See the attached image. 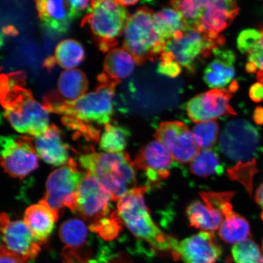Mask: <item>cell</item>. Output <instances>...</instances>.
I'll use <instances>...</instances> for the list:
<instances>
[{
	"mask_svg": "<svg viewBox=\"0 0 263 263\" xmlns=\"http://www.w3.org/2000/svg\"><path fill=\"white\" fill-rule=\"evenodd\" d=\"M262 34L260 30L247 29L239 33L237 39V47L242 54L249 53L260 41Z\"/></svg>",
	"mask_w": 263,
	"mask_h": 263,
	"instance_id": "37",
	"label": "cell"
},
{
	"mask_svg": "<svg viewBox=\"0 0 263 263\" xmlns=\"http://www.w3.org/2000/svg\"><path fill=\"white\" fill-rule=\"evenodd\" d=\"M80 163L106 189L114 201H118L137 187V170L126 153L93 151L82 155Z\"/></svg>",
	"mask_w": 263,
	"mask_h": 263,
	"instance_id": "4",
	"label": "cell"
},
{
	"mask_svg": "<svg viewBox=\"0 0 263 263\" xmlns=\"http://www.w3.org/2000/svg\"><path fill=\"white\" fill-rule=\"evenodd\" d=\"M192 133L200 149H210L218 140L219 125L215 121L197 123L193 127Z\"/></svg>",
	"mask_w": 263,
	"mask_h": 263,
	"instance_id": "32",
	"label": "cell"
},
{
	"mask_svg": "<svg viewBox=\"0 0 263 263\" xmlns=\"http://www.w3.org/2000/svg\"><path fill=\"white\" fill-rule=\"evenodd\" d=\"M129 136V131L126 127L110 122L104 126L100 139V147L107 153H122L127 146Z\"/></svg>",
	"mask_w": 263,
	"mask_h": 263,
	"instance_id": "28",
	"label": "cell"
},
{
	"mask_svg": "<svg viewBox=\"0 0 263 263\" xmlns=\"http://www.w3.org/2000/svg\"><path fill=\"white\" fill-rule=\"evenodd\" d=\"M110 194L95 177L84 173L78 187L74 213L94 224L109 214Z\"/></svg>",
	"mask_w": 263,
	"mask_h": 263,
	"instance_id": "11",
	"label": "cell"
},
{
	"mask_svg": "<svg viewBox=\"0 0 263 263\" xmlns=\"http://www.w3.org/2000/svg\"><path fill=\"white\" fill-rule=\"evenodd\" d=\"M59 216L42 200L26 210L24 222L39 245L45 244L52 234Z\"/></svg>",
	"mask_w": 263,
	"mask_h": 263,
	"instance_id": "20",
	"label": "cell"
},
{
	"mask_svg": "<svg viewBox=\"0 0 263 263\" xmlns=\"http://www.w3.org/2000/svg\"><path fill=\"white\" fill-rule=\"evenodd\" d=\"M136 61L130 52L124 48L111 49L105 58L104 73L113 80L120 81L133 73Z\"/></svg>",
	"mask_w": 263,
	"mask_h": 263,
	"instance_id": "23",
	"label": "cell"
},
{
	"mask_svg": "<svg viewBox=\"0 0 263 263\" xmlns=\"http://www.w3.org/2000/svg\"><path fill=\"white\" fill-rule=\"evenodd\" d=\"M160 62L158 65L157 72L165 77L175 78L181 73L182 68L180 65L174 60L173 55L169 52L163 51L160 57Z\"/></svg>",
	"mask_w": 263,
	"mask_h": 263,
	"instance_id": "38",
	"label": "cell"
},
{
	"mask_svg": "<svg viewBox=\"0 0 263 263\" xmlns=\"http://www.w3.org/2000/svg\"><path fill=\"white\" fill-rule=\"evenodd\" d=\"M84 174L79 170L77 163L70 159L49 176L45 195L41 200L59 216L66 207L73 212L78 187Z\"/></svg>",
	"mask_w": 263,
	"mask_h": 263,
	"instance_id": "8",
	"label": "cell"
},
{
	"mask_svg": "<svg viewBox=\"0 0 263 263\" xmlns=\"http://www.w3.org/2000/svg\"><path fill=\"white\" fill-rule=\"evenodd\" d=\"M249 223L244 217L232 211L223 216L219 230L220 237L227 243L236 245L251 236Z\"/></svg>",
	"mask_w": 263,
	"mask_h": 263,
	"instance_id": "26",
	"label": "cell"
},
{
	"mask_svg": "<svg viewBox=\"0 0 263 263\" xmlns=\"http://www.w3.org/2000/svg\"><path fill=\"white\" fill-rule=\"evenodd\" d=\"M190 170L200 177H207L219 173L221 164L218 154L211 149L200 151L190 163Z\"/></svg>",
	"mask_w": 263,
	"mask_h": 263,
	"instance_id": "30",
	"label": "cell"
},
{
	"mask_svg": "<svg viewBox=\"0 0 263 263\" xmlns=\"http://www.w3.org/2000/svg\"><path fill=\"white\" fill-rule=\"evenodd\" d=\"M122 223L117 211H115L106 218L94 224L90 225L89 229L91 232L97 233L102 238L110 241L119 235L122 229Z\"/></svg>",
	"mask_w": 263,
	"mask_h": 263,
	"instance_id": "34",
	"label": "cell"
},
{
	"mask_svg": "<svg viewBox=\"0 0 263 263\" xmlns=\"http://www.w3.org/2000/svg\"><path fill=\"white\" fill-rule=\"evenodd\" d=\"M153 18L156 32L166 42L172 39L177 32L190 29L182 16L172 8H164L154 13Z\"/></svg>",
	"mask_w": 263,
	"mask_h": 263,
	"instance_id": "25",
	"label": "cell"
},
{
	"mask_svg": "<svg viewBox=\"0 0 263 263\" xmlns=\"http://www.w3.org/2000/svg\"><path fill=\"white\" fill-rule=\"evenodd\" d=\"M215 58L207 66L203 76L206 84L213 89L223 88L235 77V55L231 50L216 48Z\"/></svg>",
	"mask_w": 263,
	"mask_h": 263,
	"instance_id": "19",
	"label": "cell"
},
{
	"mask_svg": "<svg viewBox=\"0 0 263 263\" xmlns=\"http://www.w3.org/2000/svg\"><path fill=\"white\" fill-rule=\"evenodd\" d=\"M120 3L121 5L123 6H133L136 5L139 3V1H135V0H132V1H118Z\"/></svg>",
	"mask_w": 263,
	"mask_h": 263,
	"instance_id": "47",
	"label": "cell"
},
{
	"mask_svg": "<svg viewBox=\"0 0 263 263\" xmlns=\"http://www.w3.org/2000/svg\"><path fill=\"white\" fill-rule=\"evenodd\" d=\"M1 232L6 248L21 256L25 261L35 259L41 251L40 245L25 222L11 221L5 213L1 215Z\"/></svg>",
	"mask_w": 263,
	"mask_h": 263,
	"instance_id": "16",
	"label": "cell"
},
{
	"mask_svg": "<svg viewBox=\"0 0 263 263\" xmlns=\"http://www.w3.org/2000/svg\"><path fill=\"white\" fill-rule=\"evenodd\" d=\"M59 235L65 246L79 248L88 246V229L81 220H67L61 226Z\"/></svg>",
	"mask_w": 263,
	"mask_h": 263,
	"instance_id": "29",
	"label": "cell"
},
{
	"mask_svg": "<svg viewBox=\"0 0 263 263\" xmlns=\"http://www.w3.org/2000/svg\"><path fill=\"white\" fill-rule=\"evenodd\" d=\"M256 77H257V80L258 81L261 82V83L263 84V73L258 71Z\"/></svg>",
	"mask_w": 263,
	"mask_h": 263,
	"instance_id": "48",
	"label": "cell"
},
{
	"mask_svg": "<svg viewBox=\"0 0 263 263\" xmlns=\"http://www.w3.org/2000/svg\"><path fill=\"white\" fill-rule=\"evenodd\" d=\"M231 93L225 88H215L197 95L187 103V115L196 123L236 115L237 114L230 105Z\"/></svg>",
	"mask_w": 263,
	"mask_h": 263,
	"instance_id": "13",
	"label": "cell"
},
{
	"mask_svg": "<svg viewBox=\"0 0 263 263\" xmlns=\"http://www.w3.org/2000/svg\"><path fill=\"white\" fill-rule=\"evenodd\" d=\"M98 80L99 84L95 90L74 101L44 100L48 112L62 115V123L66 126L95 141L100 140V130L95 126H105L111 122L115 88L120 82L104 73L99 76Z\"/></svg>",
	"mask_w": 263,
	"mask_h": 263,
	"instance_id": "1",
	"label": "cell"
},
{
	"mask_svg": "<svg viewBox=\"0 0 263 263\" xmlns=\"http://www.w3.org/2000/svg\"><path fill=\"white\" fill-rule=\"evenodd\" d=\"M222 254L215 236L201 232L179 242L174 259L185 263H216Z\"/></svg>",
	"mask_w": 263,
	"mask_h": 263,
	"instance_id": "15",
	"label": "cell"
},
{
	"mask_svg": "<svg viewBox=\"0 0 263 263\" xmlns=\"http://www.w3.org/2000/svg\"><path fill=\"white\" fill-rule=\"evenodd\" d=\"M186 215L191 226L205 232L219 229L223 219L218 210L199 201L191 203L186 209Z\"/></svg>",
	"mask_w": 263,
	"mask_h": 263,
	"instance_id": "24",
	"label": "cell"
},
{
	"mask_svg": "<svg viewBox=\"0 0 263 263\" xmlns=\"http://www.w3.org/2000/svg\"><path fill=\"white\" fill-rule=\"evenodd\" d=\"M224 42L223 36L212 39L195 29H190L177 32L172 39L166 41L164 51L169 52L174 60L193 73L197 61L210 57L213 51Z\"/></svg>",
	"mask_w": 263,
	"mask_h": 263,
	"instance_id": "7",
	"label": "cell"
},
{
	"mask_svg": "<svg viewBox=\"0 0 263 263\" xmlns=\"http://www.w3.org/2000/svg\"><path fill=\"white\" fill-rule=\"evenodd\" d=\"M24 72L2 74L0 97L5 117L20 133L39 137L49 127L48 111L25 87Z\"/></svg>",
	"mask_w": 263,
	"mask_h": 263,
	"instance_id": "2",
	"label": "cell"
},
{
	"mask_svg": "<svg viewBox=\"0 0 263 263\" xmlns=\"http://www.w3.org/2000/svg\"><path fill=\"white\" fill-rule=\"evenodd\" d=\"M108 263H129V258L124 254H118Z\"/></svg>",
	"mask_w": 263,
	"mask_h": 263,
	"instance_id": "45",
	"label": "cell"
},
{
	"mask_svg": "<svg viewBox=\"0 0 263 263\" xmlns=\"http://www.w3.org/2000/svg\"><path fill=\"white\" fill-rule=\"evenodd\" d=\"M239 8L236 1L215 0L206 1L205 12L196 30L212 39L228 27L238 15Z\"/></svg>",
	"mask_w": 263,
	"mask_h": 263,
	"instance_id": "17",
	"label": "cell"
},
{
	"mask_svg": "<svg viewBox=\"0 0 263 263\" xmlns=\"http://www.w3.org/2000/svg\"><path fill=\"white\" fill-rule=\"evenodd\" d=\"M61 258L63 263H96L93 261V253L88 246L79 248L65 246Z\"/></svg>",
	"mask_w": 263,
	"mask_h": 263,
	"instance_id": "36",
	"label": "cell"
},
{
	"mask_svg": "<svg viewBox=\"0 0 263 263\" xmlns=\"http://www.w3.org/2000/svg\"><path fill=\"white\" fill-rule=\"evenodd\" d=\"M85 51L80 42L73 39H66L58 45L52 63L57 62L61 67L71 70L83 61Z\"/></svg>",
	"mask_w": 263,
	"mask_h": 263,
	"instance_id": "27",
	"label": "cell"
},
{
	"mask_svg": "<svg viewBox=\"0 0 263 263\" xmlns=\"http://www.w3.org/2000/svg\"><path fill=\"white\" fill-rule=\"evenodd\" d=\"M258 68L256 65L252 62H248L246 65V70L249 73H254L257 70Z\"/></svg>",
	"mask_w": 263,
	"mask_h": 263,
	"instance_id": "46",
	"label": "cell"
},
{
	"mask_svg": "<svg viewBox=\"0 0 263 263\" xmlns=\"http://www.w3.org/2000/svg\"><path fill=\"white\" fill-rule=\"evenodd\" d=\"M155 138L167 148L173 159L180 163L192 162L200 151L192 132L180 121L160 123Z\"/></svg>",
	"mask_w": 263,
	"mask_h": 263,
	"instance_id": "12",
	"label": "cell"
},
{
	"mask_svg": "<svg viewBox=\"0 0 263 263\" xmlns=\"http://www.w3.org/2000/svg\"><path fill=\"white\" fill-rule=\"evenodd\" d=\"M38 156L53 166H63L70 160L69 146L64 142L61 131L55 125H51L41 136L35 139Z\"/></svg>",
	"mask_w": 263,
	"mask_h": 263,
	"instance_id": "18",
	"label": "cell"
},
{
	"mask_svg": "<svg viewBox=\"0 0 263 263\" xmlns=\"http://www.w3.org/2000/svg\"><path fill=\"white\" fill-rule=\"evenodd\" d=\"M256 172L255 159L248 162H238L235 167L228 171L230 179L238 180L243 184L251 195L253 176Z\"/></svg>",
	"mask_w": 263,
	"mask_h": 263,
	"instance_id": "35",
	"label": "cell"
},
{
	"mask_svg": "<svg viewBox=\"0 0 263 263\" xmlns=\"http://www.w3.org/2000/svg\"><path fill=\"white\" fill-rule=\"evenodd\" d=\"M72 18L79 17L83 13L87 12V14L91 7L92 1H84V0H71L67 1Z\"/></svg>",
	"mask_w": 263,
	"mask_h": 263,
	"instance_id": "40",
	"label": "cell"
},
{
	"mask_svg": "<svg viewBox=\"0 0 263 263\" xmlns=\"http://www.w3.org/2000/svg\"><path fill=\"white\" fill-rule=\"evenodd\" d=\"M259 145L258 130L249 121L235 119L223 128L219 139L222 153L230 160L248 162L254 160Z\"/></svg>",
	"mask_w": 263,
	"mask_h": 263,
	"instance_id": "9",
	"label": "cell"
},
{
	"mask_svg": "<svg viewBox=\"0 0 263 263\" xmlns=\"http://www.w3.org/2000/svg\"><path fill=\"white\" fill-rule=\"evenodd\" d=\"M31 137L12 136L1 137V164L14 178L24 179L37 168L39 159Z\"/></svg>",
	"mask_w": 263,
	"mask_h": 263,
	"instance_id": "10",
	"label": "cell"
},
{
	"mask_svg": "<svg viewBox=\"0 0 263 263\" xmlns=\"http://www.w3.org/2000/svg\"><path fill=\"white\" fill-rule=\"evenodd\" d=\"M35 4L39 18L45 29L59 34L68 30L73 18L67 1L39 0Z\"/></svg>",
	"mask_w": 263,
	"mask_h": 263,
	"instance_id": "21",
	"label": "cell"
},
{
	"mask_svg": "<svg viewBox=\"0 0 263 263\" xmlns=\"http://www.w3.org/2000/svg\"><path fill=\"white\" fill-rule=\"evenodd\" d=\"M262 250L263 252V239H262Z\"/></svg>",
	"mask_w": 263,
	"mask_h": 263,
	"instance_id": "49",
	"label": "cell"
},
{
	"mask_svg": "<svg viewBox=\"0 0 263 263\" xmlns=\"http://www.w3.org/2000/svg\"><path fill=\"white\" fill-rule=\"evenodd\" d=\"M170 4L182 16L190 29H196L205 12L206 1L180 0L171 2Z\"/></svg>",
	"mask_w": 263,
	"mask_h": 263,
	"instance_id": "31",
	"label": "cell"
},
{
	"mask_svg": "<svg viewBox=\"0 0 263 263\" xmlns=\"http://www.w3.org/2000/svg\"><path fill=\"white\" fill-rule=\"evenodd\" d=\"M232 254L236 263H263L260 249L251 238L233 246Z\"/></svg>",
	"mask_w": 263,
	"mask_h": 263,
	"instance_id": "33",
	"label": "cell"
},
{
	"mask_svg": "<svg viewBox=\"0 0 263 263\" xmlns=\"http://www.w3.org/2000/svg\"><path fill=\"white\" fill-rule=\"evenodd\" d=\"M253 119L256 124H263V107H257L255 108L254 115H253Z\"/></svg>",
	"mask_w": 263,
	"mask_h": 263,
	"instance_id": "44",
	"label": "cell"
},
{
	"mask_svg": "<svg viewBox=\"0 0 263 263\" xmlns=\"http://www.w3.org/2000/svg\"><path fill=\"white\" fill-rule=\"evenodd\" d=\"M249 97L255 103L263 100V84L260 82L253 84L249 90Z\"/></svg>",
	"mask_w": 263,
	"mask_h": 263,
	"instance_id": "42",
	"label": "cell"
},
{
	"mask_svg": "<svg viewBox=\"0 0 263 263\" xmlns=\"http://www.w3.org/2000/svg\"><path fill=\"white\" fill-rule=\"evenodd\" d=\"M86 76L80 70L71 69L62 72L59 77L58 89L49 93L44 100L60 102H73L78 100L88 90Z\"/></svg>",
	"mask_w": 263,
	"mask_h": 263,
	"instance_id": "22",
	"label": "cell"
},
{
	"mask_svg": "<svg viewBox=\"0 0 263 263\" xmlns=\"http://www.w3.org/2000/svg\"><path fill=\"white\" fill-rule=\"evenodd\" d=\"M152 9L144 6L129 16L124 32L123 48L141 65L153 62L164 51L166 41L157 34L153 24Z\"/></svg>",
	"mask_w": 263,
	"mask_h": 263,
	"instance_id": "6",
	"label": "cell"
},
{
	"mask_svg": "<svg viewBox=\"0 0 263 263\" xmlns=\"http://www.w3.org/2000/svg\"><path fill=\"white\" fill-rule=\"evenodd\" d=\"M255 200L262 210L261 218L263 220V183L259 186L257 190H256L255 195Z\"/></svg>",
	"mask_w": 263,
	"mask_h": 263,
	"instance_id": "43",
	"label": "cell"
},
{
	"mask_svg": "<svg viewBox=\"0 0 263 263\" xmlns=\"http://www.w3.org/2000/svg\"><path fill=\"white\" fill-rule=\"evenodd\" d=\"M262 37L260 41L249 52L248 60L256 65L259 72L263 73V29H260Z\"/></svg>",
	"mask_w": 263,
	"mask_h": 263,
	"instance_id": "39",
	"label": "cell"
},
{
	"mask_svg": "<svg viewBox=\"0 0 263 263\" xmlns=\"http://www.w3.org/2000/svg\"><path fill=\"white\" fill-rule=\"evenodd\" d=\"M147 186L136 187L118 201L117 213L121 221L138 239L149 244L156 251L175 256L179 241L161 230L151 216L144 201Z\"/></svg>",
	"mask_w": 263,
	"mask_h": 263,
	"instance_id": "3",
	"label": "cell"
},
{
	"mask_svg": "<svg viewBox=\"0 0 263 263\" xmlns=\"http://www.w3.org/2000/svg\"><path fill=\"white\" fill-rule=\"evenodd\" d=\"M0 263H25V261L21 256L10 251L5 246L2 245Z\"/></svg>",
	"mask_w": 263,
	"mask_h": 263,
	"instance_id": "41",
	"label": "cell"
},
{
	"mask_svg": "<svg viewBox=\"0 0 263 263\" xmlns=\"http://www.w3.org/2000/svg\"><path fill=\"white\" fill-rule=\"evenodd\" d=\"M129 16L126 7L118 1H92L82 25L89 28L101 51L109 52L124 34Z\"/></svg>",
	"mask_w": 263,
	"mask_h": 263,
	"instance_id": "5",
	"label": "cell"
},
{
	"mask_svg": "<svg viewBox=\"0 0 263 263\" xmlns=\"http://www.w3.org/2000/svg\"><path fill=\"white\" fill-rule=\"evenodd\" d=\"M173 160L167 148L156 140L141 148L133 163L137 170L145 174L151 183L156 184L170 176Z\"/></svg>",
	"mask_w": 263,
	"mask_h": 263,
	"instance_id": "14",
	"label": "cell"
}]
</instances>
